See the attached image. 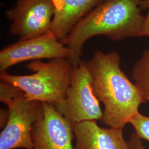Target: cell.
<instances>
[{
	"mask_svg": "<svg viewBox=\"0 0 149 149\" xmlns=\"http://www.w3.org/2000/svg\"><path fill=\"white\" fill-rule=\"evenodd\" d=\"M71 124L101 120L103 112L94 94L92 76L87 62L73 66L69 88L63 101L53 106Z\"/></svg>",
	"mask_w": 149,
	"mask_h": 149,
	"instance_id": "5",
	"label": "cell"
},
{
	"mask_svg": "<svg viewBox=\"0 0 149 149\" xmlns=\"http://www.w3.org/2000/svg\"><path fill=\"white\" fill-rule=\"evenodd\" d=\"M140 8L141 10H149V0H141L140 1Z\"/></svg>",
	"mask_w": 149,
	"mask_h": 149,
	"instance_id": "16",
	"label": "cell"
},
{
	"mask_svg": "<svg viewBox=\"0 0 149 149\" xmlns=\"http://www.w3.org/2000/svg\"><path fill=\"white\" fill-rule=\"evenodd\" d=\"M86 62L94 94L104 107L102 122L111 128L123 129L145 102L141 92L120 69L117 52L104 53L96 50Z\"/></svg>",
	"mask_w": 149,
	"mask_h": 149,
	"instance_id": "1",
	"label": "cell"
},
{
	"mask_svg": "<svg viewBox=\"0 0 149 149\" xmlns=\"http://www.w3.org/2000/svg\"><path fill=\"white\" fill-rule=\"evenodd\" d=\"M8 111H6L5 109L1 110V128H2V127L3 128L5 127L6 124L8 120Z\"/></svg>",
	"mask_w": 149,
	"mask_h": 149,
	"instance_id": "15",
	"label": "cell"
},
{
	"mask_svg": "<svg viewBox=\"0 0 149 149\" xmlns=\"http://www.w3.org/2000/svg\"><path fill=\"white\" fill-rule=\"evenodd\" d=\"M54 13L52 0H17L6 11L10 33L19 40L43 35L51 31Z\"/></svg>",
	"mask_w": 149,
	"mask_h": 149,
	"instance_id": "6",
	"label": "cell"
},
{
	"mask_svg": "<svg viewBox=\"0 0 149 149\" xmlns=\"http://www.w3.org/2000/svg\"><path fill=\"white\" fill-rule=\"evenodd\" d=\"M0 101L8 107V118L0 134V149H33L32 129L43 117L42 102L30 101L12 84L1 81Z\"/></svg>",
	"mask_w": 149,
	"mask_h": 149,
	"instance_id": "4",
	"label": "cell"
},
{
	"mask_svg": "<svg viewBox=\"0 0 149 149\" xmlns=\"http://www.w3.org/2000/svg\"><path fill=\"white\" fill-rule=\"evenodd\" d=\"M70 52L51 31L43 35L19 40L0 52V71L28 60L69 59Z\"/></svg>",
	"mask_w": 149,
	"mask_h": 149,
	"instance_id": "7",
	"label": "cell"
},
{
	"mask_svg": "<svg viewBox=\"0 0 149 149\" xmlns=\"http://www.w3.org/2000/svg\"><path fill=\"white\" fill-rule=\"evenodd\" d=\"M132 78L145 102H149V50L146 49L134 66Z\"/></svg>",
	"mask_w": 149,
	"mask_h": 149,
	"instance_id": "11",
	"label": "cell"
},
{
	"mask_svg": "<svg viewBox=\"0 0 149 149\" xmlns=\"http://www.w3.org/2000/svg\"><path fill=\"white\" fill-rule=\"evenodd\" d=\"M27 68L34 73L13 75L1 72V81L21 90L30 101L47 103L53 106L63 101L69 88L73 65L69 60L59 58L48 62L34 60Z\"/></svg>",
	"mask_w": 149,
	"mask_h": 149,
	"instance_id": "3",
	"label": "cell"
},
{
	"mask_svg": "<svg viewBox=\"0 0 149 149\" xmlns=\"http://www.w3.org/2000/svg\"><path fill=\"white\" fill-rule=\"evenodd\" d=\"M128 143L130 149H145L141 143V139L135 133L130 135Z\"/></svg>",
	"mask_w": 149,
	"mask_h": 149,
	"instance_id": "13",
	"label": "cell"
},
{
	"mask_svg": "<svg viewBox=\"0 0 149 149\" xmlns=\"http://www.w3.org/2000/svg\"><path fill=\"white\" fill-rule=\"evenodd\" d=\"M43 117L33 126V149H74L72 124L53 105L42 103Z\"/></svg>",
	"mask_w": 149,
	"mask_h": 149,
	"instance_id": "8",
	"label": "cell"
},
{
	"mask_svg": "<svg viewBox=\"0 0 149 149\" xmlns=\"http://www.w3.org/2000/svg\"><path fill=\"white\" fill-rule=\"evenodd\" d=\"M141 0H103L80 21L61 42L69 49L73 66L80 63L85 43L104 36L113 41L141 37L144 16Z\"/></svg>",
	"mask_w": 149,
	"mask_h": 149,
	"instance_id": "2",
	"label": "cell"
},
{
	"mask_svg": "<svg viewBox=\"0 0 149 149\" xmlns=\"http://www.w3.org/2000/svg\"><path fill=\"white\" fill-rule=\"evenodd\" d=\"M141 37H149V10L147 14L144 16L141 31Z\"/></svg>",
	"mask_w": 149,
	"mask_h": 149,
	"instance_id": "14",
	"label": "cell"
},
{
	"mask_svg": "<svg viewBox=\"0 0 149 149\" xmlns=\"http://www.w3.org/2000/svg\"><path fill=\"white\" fill-rule=\"evenodd\" d=\"M74 149H130L122 128L100 127L96 120L72 124Z\"/></svg>",
	"mask_w": 149,
	"mask_h": 149,
	"instance_id": "9",
	"label": "cell"
},
{
	"mask_svg": "<svg viewBox=\"0 0 149 149\" xmlns=\"http://www.w3.org/2000/svg\"><path fill=\"white\" fill-rule=\"evenodd\" d=\"M103 0H52L54 17L51 31L60 41Z\"/></svg>",
	"mask_w": 149,
	"mask_h": 149,
	"instance_id": "10",
	"label": "cell"
},
{
	"mask_svg": "<svg viewBox=\"0 0 149 149\" xmlns=\"http://www.w3.org/2000/svg\"><path fill=\"white\" fill-rule=\"evenodd\" d=\"M139 138L149 142V117L139 113L130 121Z\"/></svg>",
	"mask_w": 149,
	"mask_h": 149,
	"instance_id": "12",
	"label": "cell"
}]
</instances>
